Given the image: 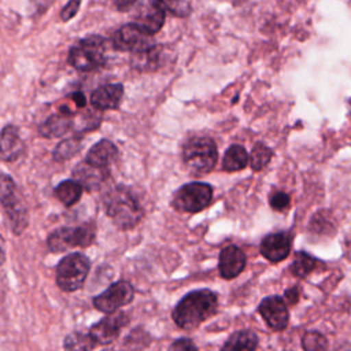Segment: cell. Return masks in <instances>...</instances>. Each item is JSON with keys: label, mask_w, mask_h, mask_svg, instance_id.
Wrapping results in <instances>:
<instances>
[{"label": "cell", "mask_w": 351, "mask_h": 351, "mask_svg": "<svg viewBox=\"0 0 351 351\" xmlns=\"http://www.w3.org/2000/svg\"><path fill=\"white\" fill-rule=\"evenodd\" d=\"M218 310V296L211 289H196L186 293L173 308L171 317L185 330L196 329Z\"/></svg>", "instance_id": "6da1fadb"}, {"label": "cell", "mask_w": 351, "mask_h": 351, "mask_svg": "<svg viewBox=\"0 0 351 351\" xmlns=\"http://www.w3.org/2000/svg\"><path fill=\"white\" fill-rule=\"evenodd\" d=\"M107 215L121 230H130L137 226L144 215L134 193L125 185H117L103 197Z\"/></svg>", "instance_id": "7a4b0ae2"}, {"label": "cell", "mask_w": 351, "mask_h": 351, "mask_svg": "<svg viewBox=\"0 0 351 351\" xmlns=\"http://www.w3.org/2000/svg\"><path fill=\"white\" fill-rule=\"evenodd\" d=\"M0 203L5 210L11 232L15 236L22 234L29 225L27 207L19 195L12 177L4 173L0 174Z\"/></svg>", "instance_id": "3957f363"}, {"label": "cell", "mask_w": 351, "mask_h": 351, "mask_svg": "<svg viewBox=\"0 0 351 351\" xmlns=\"http://www.w3.org/2000/svg\"><path fill=\"white\" fill-rule=\"evenodd\" d=\"M217 159V147L210 137H191L182 145V160L195 174L210 173Z\"/></svg>", "instance_id": "277c9868"}, {"label": "cell", "mask_w": 351, "mask_h": 351, "mask_svg": "<svg viewBox=\"0 0 351 351\" xmlns=\"http://www.w3.org/2000/svg\"><path fill=\"white\" fill-rule=\"evenodd\" d=\"M96 239V226L86 222L78 226H62L49 233L47 247L51 252H64L75 247H89Z\"/></svg>", "instance_id": "5b68a950"}, {"label": "cell", "mask_w": 351, "mask_h": 351, "mask_svg": "<svg viewBox=\"0 0 351 351\" xmlns=\"http://www.w3.org/2000/svg\"><path fill=\"white\" fill-rule=\"evenodd\" d=\"M90 270V261L82 252L67 254L56 266V285L63 292H74L82 287Z\"/></svg>", "instance_id": "8992f818"}, {"label": "cell", "mask_w": 351, "mask_h": 351, "mask_svg": "<svg viewBox=\"0 0 351 351\" xmlns=\"http://www.w3.org/2000/svg\"><path fill=\"white\" fill-rule=\"evenodd\" d=\"M104 38L93 34L82 38L70 48L67 60L80 71H92L104 63Z\"/></svg>", "instance_id": "52a82bcc"}, {"label": "cell", "mask_w": 351, "mask_h": 351, "mask_svg": "<svg viewBox=\"0 0 351 351\" xmlns=\"http://www.w3.org/2000/svg\"><path fill=\"white\" fill-rule=\"evenodd\" d=\"M213 199V188L204 182H189L177 189L171 199L174 210L181 213H199Z\"/></svg>", "instance_id": "ba28073f"}, {"label": "cell", "mask_w": 351, "mask_h": 351, "mask_svg": "<svg viewBox=\"0 0 351 351\" xmlns=\"http://www.w3.org/2000/svg\"><path fill=\"white\" fill-rule=\"evenodd\" d=\"M134 298V288L126 280H119L111 284L106 291L92 299L93 306L106 314L115 313L121 307L129 304Z\"/></svg>", "instance_id": "9c48e42d"}, {"label": "cell", "mask_w": 351, "mask_h": 351, "mask_svg": "<svg viewBox=\"0 0 351 351\" xmlns=\"http://www.w3.org/2000/svg\"><path fill=\"white\" fill-rule=\"evenodd\" d=\"M114 47L119 51H129L132 53H138L151 49L155 47V41L152 34L147 33L137 23H126L123 25L112 38Z\"/></svg>", "instance_id": "30bf717a"}, {"label": "cell", "mask_w": 351, "mask_h": 351, "mask_svg": "<svg viewBox=\"0 0 351 351\" xmlns=\"http://www.w3.org/2000/svg\"><path fill=\"white\" fill-rule=\"evenodd\" d=\"M128 322L129 318L125 313H111L93 324L89 329V333L97 344H111L114 340L118 339L122 328L126 326Z\"/></svg>", "instance_id": "8fae6325"}, {"label": "cell", "mask_w": 351, "mask_h": 351, "mask_svg": "<svg viewBox=\"0 0 351 351\" xmlns=\"http://www.w3.org/2000/svg\"><path fill=\"white\" fill-rule=\"evenodd\" d=\"M258 310L273 330H282L288 325V307L280 296L265 298Z\"/></svg>", "instance_id": "7c38bea8"}, {"label": "cell", "mask_w": 351, "mask_h": 351, "mask_svg": "<svg viewBox=\"0 0 351 351\" xmlns=\"http://www.w3.org/2000/svg\"><path fill=\"white\" fill-rule=\"evenodd\" d=\"M108 176V169L96 167L88 162L78 163L73 170V180H75L88 192L99 189Z\"/></svg>", "instance_id": "4fadbf2b"}, {"label": "cell", "mask_w": 351, "mask_h": 351, "mask_svg": "<svg viewBox=\"0 0 351 351\" xmlns=\"http://www.w3.org/2000/svg\"><path fill=\"white\" fill-rule=\"evenodd\" d=\"M25 152V144L15 125H7L0 132V160L14 162Z\"/></svg>", "instance_id": "5bb4252c"}, {"label": "cell", "mask_w": 351, "mask_h": 351, "mask_svg": "<svg viewBox=\"0 0 351 351\" xmlns=\"http://www.w3.org/2000/svg\"><path fill=\"white\" fill-rule=\"evenodd\" d=\"M291 251V236L287 232L267 234L261 243L262 255L270 262H280L288 256Z\"/></svg>", "instance_id": "9a60e30c"}, {"label": "cell", "mask_w": 351, "mask_h": 351, "mask_svg": "<svg viewBox=\"0 0 351 351\" xmlns=\"http://www.w3.org/2000/svg\"><path fill=\"white\" fill-rule=\"evenodd\" d=\"M245 266V255L236 245L225 247L219 254V273L223 278L230 280L239 276Z\"/></svg>", "instance_id": "2e32d148"}, {"label": "cell", "mask_w": 351, "mask_h": 351, "mask_svg": "<svg viewBox=\"0 0 351 351\" xmlns=\"http://www.w3.org/2000/svg\"><path fill=\"white\" fill-rule=\"evenodd\" d=\"M123 96L122 84H106L96 88L90 95V104L96 110L118 108Z\"/></svg>", "instance_id": "e0dca14e"}, {"label": "cell", "mask_w": 351, "mask_h": 351, "mask_svg": "<svg viewBox=\"0 0 351 351\" xmlns=\"http://www.w3.org/2000/svg\"><path fill=\"white\" fill-rule=\"evenodd\" d=\"M118 158V148L114 143L110 140H100L96 144H93L92 148L86 152L85 162H88L92 166L107 169L111 163H114Z\"/></svg>", "instance_id": "ac0fdd59"}, {"label": "cell", "mask_w": 351, "mask_h": 351, "mask_svg": "<svg viewBox=\"0 0 351 351\" xmlns=\"http://www.w3.org/2000/svg\"><path fill=\"white\" fill-rule=\"evenodd\" d=\"M73 128L71 114L62 108L60 114L49 115L43 123L38 126V133L44 137H62Z\"/></svg>", "instance_id": "d6986e66"}, {"label": "cell", "mask_w": 351, "mask_h": 351, "mask_svg": "<svg viewBox=\"0 0 351 351\" xmlns=\"http://www.w3.org/2000/svg\"><path fill=\"white\" fill-rule=\"evenodd\" d=\"M134 23H137L147 33L154 36L162 29L165 23V10L149 0V4L144 5L137 14V21Z\"/></svg>", "instance_id": "ffe728a7"}, {"label": "cell", "mask_w": 351, "mask_h": 351, "mask_svg": "<svg viewBox=\"0 0 351 351\" xmlns=\"http://www.w3.org/2000/svg\"><path fill=\"white\" fill-rule=\"evenodd\" d=\"M256 346H258V336L248 329H241L234 332L226 340L221 351H255Z\"/></svg>", "instance_id": "44dd1931"}, {"label": "cell", "mask_w": 351, "mask_h": 351, "mask_svg": "<svg viewBox=\"0 0 351 351\" xmlns=\"http://www.w3.org/2000/svg\"><path fill=\"white\" fill-rule=\"evenodd\" d=\"M132 66L141 71H154L162 66V48L155 45L148 51L133 53Z\"/></svg>", "instance_id": "7402d4cb"}, {"label": "cell", "mask_w": 351, "mask_h": 351, "mask_svg": "<svg viewBox=\"0 0 351 351\" xmlns=\"http://www.w3.org/2000/svg\"><path fill=\"white\" fill-rule=\"evenodd\" d=\"M84 188L75 180H64L55 188L56 199L63 203L66 207L74 206L82 196Z\"/></svg>", "instance_id": "603a6c76"}, {"label": "cell", "mask_w": 351, "mask_h": 351, "mask_svg": "<svg viewBox=\"0 0 351 351\" xmlns=\"http://www.w3.org/2000/svg\"><path fill=\"white\" fill-rule=\"evenodd\" d=\"M96 344L92 335L82 330L70 332L63 340V348L66 351H92Z\"/></svg>", "instance_id": "cb8c5ba5"}, {"label": "cell", "mask_w": 351, "mask_h": 351, "mask_svg": "<svg viewBox=\"0 0 351 351\" xmlns=\"http://www.w3.org/2000/svg\"><path fill=\"white\" fill-rule=\"evenodd\" d=\"M248 154L241 145H230L228 151L225 152L223 160H222V167L226 171H237L244 169L248 165Z\"/></svg>", "instance_id": "d4e9b609"}, {"label": "cell", "mask_w": 351, "mask_h": 351, "mask_svg": "<svg viewBox=\"0 0 351 351\" xmlns=\"http://www.w3.org/2000/svg\"><path fill=\"white\" fill-rule=\"evenodd\" d=\"M81 147H82V138L80 136L64 138L56 145V148L52 152V156L56 162H63L77 155Z\"/></svg>", "instance_id": "484cf974"}, {"label": "cell", "mask_w": 351, "mask_h": 351, "mask_svg": "<svg viewBox=\"0 0 351 351\" xmlns=\"http://www.w3.org/2000/svg\"><path fill=\"white\" fill-rule=\"evenodd\" d=\"M318 265V261L314 259L313 256H310L306 252H298L295 255V259L291 265V271L295 274V276H299V277H304L306 274H308L310 271H313Z\"/></svg>", "instance_id": "4316f807"}, {"label": "cell", "mask_w": 351, "mask_h": 351, "mask_svg": "<svg viewBox=\"0 0 351 351\" xmlns=\"http://www.w3.org/2000/svg\"><path fill=\"white\" fill-rule=\"evenodd\" d=\"M151 1H154L155 4L162 7L165 11H169L178 18H186L192 11L188 0H151Z\"/></svg>", "instance_id": "83f0119b"}, {"label": "cell", "mask_w": 351, "mask_h": 351, "mask_svg": "<svg viewBox=\"0 0 351 351\" xmlns=\"http://www.w3.org/2000/svg\"><path fill=\"white\" fill-rule=\"evenodd\" d=\"M271 155H273V151L263 145V144H256L252 151H251V156H250V163H251V167L254 170H261L263 169L271 159Z\"/></svg>", "instance_id": "f1b7e54d"}, {"label": "cell", "mask_w": 351, "mask_h": 351, "mask_svg": "<svg viewBox=\"0 0 351 351\" xmlns=\"http://www.w3.org/2000/svg\"><path fill=\"white\" fill-rule=\"evenodd\" d=\"M302 344L304 351H326V340L318 332H307L303 336Z\"/></svg>", "instance_id": "f546056e"}, {"label": "cell", "mask_w": 351, "mask_h": 351, "mask_svg": "<svg viewBox=\"0 0 351 351\" xmlns=\"http://www.w3.org/2000/svg\"><path fill=\"white\" fill-rule=\"evenodd\" d=\"M80 5H81V0H69L67 4L60 10V19L63 22H67L71 18H74L80 10Z\"/></svg>", "instance_id": "4dcf8cb0"}, {"label": "cell", "mask_w": 351, "mask_h": 351, "mask_svg": "<svg viewBox=\"0 0 351 351\" xmlns=\"http://www.w3.org/2000/svg\"><path fill=\"white\" fill-rule=\"evenodd\" d=\"M270 206L277 211H282L289 206V196L285 192H274L270 196Z\"/></svg>", "instance_id": "1f68e13d"}, {"label": "cell", "mask_w": 351, "mask_h": 351, "mask_svg": "<svg viewBox=\"0 0 351 351\" xmlns=\"http://www.w3.org/2000/svg\"><path fill=\"white\" fill-rule=\"evenodd\" d=\"M167 351H197V348L191 339L180 337L170 344Z\"/></svg>", "instance_id": "d6a6232c"}, {"label": "cell", "mask_w": 351, "mask_h": 351, "mask_svg": "<svg viewBox=\"0 0 351 351\" xmlns=\"http://www.w3.org/2000/svg\"><path fill=\"white\" fill-rule=\"evenodd\" d=\"M138 0H114V4H115V8L121 12L123 11H128L130 10Z\"/></svg>", "instance_id": "836d02e7"}, {"label": "cell", "mask_w": 351, "mask_h": 351, "mask_svg": "<svg viewBox=\"0 0 351 351\" xmlns=\"http://www.w3.org/2000/svg\"><path fill=\"white\" fill-rule=\"evenodd\" d=\"M71 99L74 100V103H75L78 107H84V106H85V96H84V93L75 92V93L71 95Z\"/></svg>", "instance_id": "e575fe53"}, {"label": "cell", "mask_w": 351, "mask_h": 351, "mask_svg": "<svg viewBox=\"0 0 351 351\" xmlns=\"http://www.w3.org/2000/svg\"><path fill=\"white\" fill-rule=\"evenodd\" d=\"M5 262V247H4V239L0 234V266Z\"/></svg>", "instance_id": "d590c367"}, {"label": "cell", "mask_w": 351, "mask_h": 351, "mask_svg": "<svg viewBox=\"0 0 351 351\" xmlns=\"http://www.w3.org/2000/svg\"><path fill=\"white\" fill-rule=\"evenodd\" d=\"M103 351H115V350H110V348H104Z\"/></svg>", "instance_id": "8d00e7d4"}]
</instances>
